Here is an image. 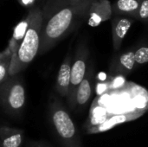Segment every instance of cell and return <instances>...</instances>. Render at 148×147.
<instances>
[{"label":"cell","mask_w":148,"mask_h":147,"mask_svg":"<svg viewBox=\"0 0 148 147\" xmlns=\"http://www.w3.org/2000/svg\"><path fill=\"white\" fill-rule=\"evenodd\" d=\"M92 80H93V70L89 69L87 71L86 76L80 84L76 91L75 96V106L85 107L92 94Z\"/></svg>","instance_id":"11"},{"label":"cell","mask_w":148,"mask_h":147,"mask_svg":"<svg viewBox=\"0 0 148 147\" xmlns=\"http://www.w3.org/2000/svg\"><path fill=\"white\" fill-rule=\"evenodd\" d=\"M141 0H116L113 4L115 16H127L135 19Z\"/></svg>","instance_id":"13"},{"label":"cell","mask_w":148,"mask_h":147,"mask_svg":"<svg viewBox=\"0 0 148 147\" xmlns=\"http://www.w3.org/2000/svg\"><path fill=\"white\" fill-rule=\"evenodd\" d=\"M49 121L63 147H82L75 125L61 102L54 100L49 105Z\"/></svg>","instance_id":"3"},{"label":"cell","mask_w":148,"mask_h":147,"mask_svg":"<svg viewBox=\"0 0 148 147\" xmlns=\"http://www.w3.org/2000/svg\"><path fill=\"white\" fill-rule=\"evenodd\" d=\"M135 64V50L130 49L119 55L114 63V66L116 67L117 72L127 75L133 71Z\"/></svg>","instance_id":"14"},{"label":"cell","mask_w":148,"mask_h":147,"mask_svg":"<svg viewBox=\"0 0 148 147\" xmlns=\"http://www.w3.org/2000/svg\"><path fill=\"white\" fill-rule=\"evenodd\" d=\"M23 131L3 126L1 127V147H20L23 140Z\"/></svg>","instance_id":"12"},{"label":"cell","mask_w":148,"mask_h":147,"mask_svg":"<svg viewBox=\"0 0 148 147\" xmlns=\"http://www.w3.org/2000/svg\"><path fill=\"white\" fill-rule=\"evenodd\" d=\"M30 147H44V146H41V145H39V144H37V143L33 142V143H31V144H30Z\"/></svg>","instance_id":"21"},{"label":"cell","mask_w":148,"mask_h":147,"mask_svg":"<svg viewBox=\"0 0 148 147\" xmlns=\"http://www.w3.org/2000/svg\"><path fill=\"white\" fill-rule=\"evenodd\" d=\"M93 0L60 7L44 15L39 55H44L68 36L82 21Z\"/></svg>","instance_id":"1"},{"label":"cell","mask_w":148,"mask_h":147,"mask_svg":"<svg viewBox=\"0 0 148 147\" xmlns=\"http://www.w3.org/2000/svg\"><path fill=\"white\" fill-rule=\"evenodd\" d=\"M35 14H36V8H32L31 10H29V11L28 12L26 16L14 27L12 36L10 39L9 44L7 46L10 49L12 53H15L18 49L21 42H23L24 36H25V35L34 19Z\"/></svg>","instance_id":"10"},{"label":"cell","mask_w":148,"mask_h":147,"mask_svg":"<svg viewBox=\"0 0 148 147\" xmlns=\"http://www.w3.org/2000/svg\"><path fill=\"white\" fill-rule=\"evenodd\" d=\"M85 0H54L52 3L48 4L45 8V10H43V14H49L50 12H52L53 10L65 6V5H70V4H76V3H80L84 2Z\"/></svg>","instance_id":"16"},{"label":"cell","mask_w":148,"mask_h":147,"mask_svg":"<svg viewBox=\"0 0 148 147\" xmlns=\"http://www.w3.org/2000/svg\"><path fill=\"white\" fill-rule=\"evenodd\" d=\"M72 64H73V56L71 51H69L59 68L56 85V89L57 93L63 98H68L69 96L70 81H71Z\"/></svg>","instance_id":"9"},{"label":"cell","mask_w":148,"mask_h":147,"mask_svg":"<svg viewBox=\"0 0 148 147\" xmlns=\"http://www.w3.org/2000/svg\"><path fill=\"white\" fill-rule=\"evenodd\" d=\"M17 1L22 6L25 8H31L37 2V0H17Z\"/></svg>","instance_id":"19"},{"label":"cell","mask_w":148,"mask_h":147,"mask_svg":"<svg viewBox=\"0 0 148 147\" xmlns=\"http://www.w3.org/2000/svg\"><path fill=\"white\" fill-rule=\"evenodd\" d=\"M136 64L143 65L148 62V46H142L135 50Z\"/></svg>","instance_id":"17"},{"label":"cell","mask_w":148,"mask_h":147,"mask_svg":"<svg viewBox=\"0 0 148 147\" xmlns=\"http://www.w3.org/2000/svg\"><path fill=\"white\" fill-rule=\"evenodd\" d=\"M135 20H139L143 23L148 22V0H141Z\"/></svg>","instance_id":"18"},{"label":"cell","mask_w":148,"mask_h":147,"mask_svg":"<svg viewBox=\"0 0 148 147\" xmlns=\"http://www.w3.org/2000/svg\"><path fill=\"white\" fill-rule=\"evenodd\" d=\"M134 18L127 16H115L112 20V39L113 48L118 51L126 37L128 30L132 27Z\"/></svg>","instance_id":"8"},{"label":"cell","mask_w":148,"mask_h":147,"mask_svg":"<svg viewBox=\"0 0 148 147\" xmlns=\"http://www.w3.org/2000/svg\"><path fill=\"white\" fill-rule=\"evenodd\" d=\"M13 53L9 47L2 52L0 55V84L3 83L9 77Z\"/></svg>","instance_id":"15"},{"label":"cell","mask_w":148,"mask_h":147,"mask_svg":"<svg viewBox=\"0 0 148 147\" xmlns=\"http://www.w3.org/2000/svg\"><path fill=\"white\" fill-rule=\"evenodd\" d=\"M43 21V10L36 7L34 19L18 49L13 53L9 76L16 75L23 71L39 54Z\"/></svg>","instance_id":"2"},{"label":"cell","mask_w":148,"mask_h":147,"mask_svg":"<svg viewBox=\"0 0 148 147\" xmlns=\"http://www.w3.org/2000/svg\"><path fill=\"white\" fill-rule=\"evenodd\" d=\"M89 57V50L87 45L83 42H81L76 49L72 68H71V81L70 88L69 92V96L67 98L68 102L71 108L75 107V96L76 91L82 81L86 76L87 74V63Z\"/></svg>","instance_id":"5"},{"label":"cell","mask_w":148,"mask_h":147,"mask_svg":"<svg viewBox=\"0 0 148 147\" xmlns=\"http://www.w3.org/2000/svg\"><path fill=\"white\" fill-rule=\"evenodd\" d=\"M146 113V108L134 110L133 112H128L126 113L114 115L110 118H108L102 124L95 126H91L87 128L88 133H100L106 131H108L114 128L116 125L122 124L124 122H127L130 120H134L142 116Z\"/></svg>","instance_id":"7"},{"label":"cell","mask_w":148,"mask_h":147,"mask_svg":"<svg viewBox=\"0 0 148 147\" xmlns=\"http://www.w3.org/2000/svg\"><path fill=\"white\" fill-rule=\"evenodd\" d=\"M125 82V80L122 78V77H118V78H115L114 81H113V82L111 83L112 85L110 86V88L112 87V88H117L120 85H121V84H123Z\"/></svg>","instance_id":"20"},{"label":"cell","mask_w":148,"mask_h":147,"mask_svg":"<svg viewBox=\"0 0 148 147\" xmlns=\"http://www.w3.org/2000/svg\"><path fill=\"white\" fill-rule=\"evenodd\" d=\"M113 4L109 0H93L85 16V20L90 27H97L112 18Z\"/></svg>","instance_id":"6"},{"label":"cell","mask_w":148,"mask_h":147,"mask_svg":"<svg viewBox=\"0 0 148 147\" xmlns=\"http://www.w3.org/2000/svg\"><path fill=\"white\" fill-rule=\"evenodd\" d=\"M1 105L5 113L14 117L23 111L25 105V89L17 75L9 76L1 84Z\"/></svg>","instance_id":"4"}]
</instances>
